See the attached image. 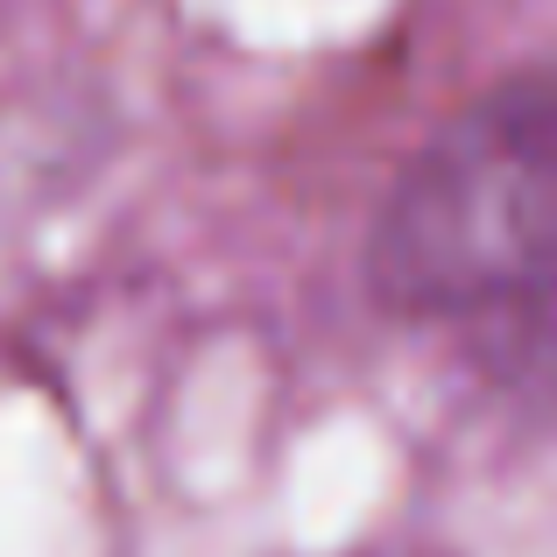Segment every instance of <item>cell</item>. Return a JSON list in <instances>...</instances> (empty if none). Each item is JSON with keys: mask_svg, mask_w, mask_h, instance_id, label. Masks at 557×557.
Instances as JSON below:
<instances>
[{"mask_svg": "<svg viewBox=\"0 0 557 557\" xmlns=\"http://www.w3.org/2000/svg\"><path fill=\"white\" fill-rule=\"evenodd\" d=\"M368 269L409 318L508 311L557 289V78H516L451 113L395 177Z\"/></svg>", "mask_w": 557, "mask_h": 557, "instance_id": "1", "label": "cell"}]
</instances>
